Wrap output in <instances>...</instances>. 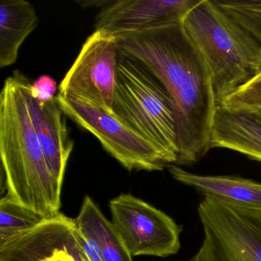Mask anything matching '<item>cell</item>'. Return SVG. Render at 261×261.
<instances>
[{
    "label": "cell",
    "instance_id": "6da1fadb",
    "mask_svg": "<svg viewBox=\"0 0 261 261\" xmlns=\"http://www.w3.org/2000/svg\"><path fill=\"white\" fill-rule=\"evenodd\" d=\"M114 36L119 53L141 62L170 97L178 149L175 165L199 161L212 149L219 105L207 62L182 22Z\"/></svg>",
    "mask_w": 261,
    "mask_h": 261
},
{
    "label": "cell",
    "instance_id": "7a4b0ae2",
    "mask_svg": "<svg viewBox=\"0 0 261 261\" xmlns=\"http://www.w3.org/2000/svg\"><path fill=\"white\" fill-rule=\"evenodd\" d=\"M19 71L4 82L0 94V159L6 197L44 219L60 211L62 188L53 178L36 137Z\"/></svg>",
    "mask_w": 261,
    "mask_h": 261
},
{
    "label": "cell",
    "instance_id": "3957f363",
    "mask_svg": "<svg viewBox=\"0 0 261 261\" xmlns=\"http://www.w3.org/2000/svg\"><path fill=\"white\" fill-rule=\"evenodd\" d=\"M207 62L218 105L261 71V43L215 0H200L182 21Z\"/></svg>",
    "mask_w": 261,
    "mask_h": 261
},
{
    "label": "cell",
    "instance_id": "277c9868",
    "mask_svg": "<svg viewBox=\"0 0 261 261\" xmlns=\"http://www.w3.org/2000/svg\"><path fill=\"white\" fill-rule=\"evenodd\" d=\"M113 112L176 163V129L170 97L141 62L120 53Z\"/></svg>",
    "mask_w": 261,
    "mask_h": 261
},
{
    "label": "cell",
    "instance_id": "5b68a950",
    "mask_svg": "<svg viewBox=\"0 0 261 261\" xmlns=\"http://www.w3.org/2000/svg\"><path fill=\"white\" fill-rule=\"evenodd\" d=\"M66 117L97 137L103 149L129 171H162L175 162L158 146L114 115L58 94Z\"/></svg>",
    "mask_w": 261,
    "mask_h": 261
},
{
    "label": "cell",
    "instance_id": "8992f818",
    "mask_svg": "<svg viewBox=\"0 0 261 261\" xmlns=\"http://www.w3.org/2000/svg\"><path fill=\"white\" fill-rule=\"evenodd\" d=\"M119 51L117 38L95 30L59 85V94L114 115Z\"/></svg>",
    "mask_w": 261,
    "mask_h": 261
},
{
    "label": "cell",
    "instance_id": "52a82bcc",
    "mask_svg": "<svg viewBox=\"0 0 261 261\" xmlns=\"http://www.w3.org/2000/svg\"><path fill=\"white\" fill-rule=\"evenodd\" d=\"M113 225L132 256L175 255L181 247L182 227L160 209L122 194L110 201Z\"/></svg>",
    "mask_w": 261,
    "mask_h": 261
},
{
    "label": "cell",
    "instance_id": "ba28073f",
    "mask_svg": "<svg viewBox=\"0 0 261 261\" xmlns=\"http://www.w3.org/2000/svg\"><path fill=\"white\" fill-rule=\"evenodd\" d=\"M0 261H89L74 219L59 212L4 245Z\"/></svg>",
    "mask_w": 261,
    "mask_h": 261
},
{
    "label": "cell",
    "instance_id": "9c48e42d",
    "mask_svg": "<svg viewBox=\"0 0 261 261\" xmlns=\"http://www.w3.org/2000/svg\"><path fill=\"white\" fill-rule=\"evenodd\" d=\"M198 216L230 261H261V215L231 208L211 200L201 201Z\"/></svg>",
    "mask_w": 261,
    "mask_h": 261
},
{
    "label": "cell",
    "instance_id": "30bf717a",
    "mask_svg": "<svg viewBox=\"0 0 261 261\" xmlns=\"http://www.w3.org/2000/svg\"><path fill=\"white\" fill-rule=\"evenodd\" d=\"M200 0L107 1L96 18L95 30L124 34L182 22Z\"/></svg>",
    "mask_w": 261,
    "mask_h": 261
},
{
    "label": "cell",
    "instance_id": "8fae6325",
    "mask_svg": "<svg viewBox=\"0 0 261 261\" xmlns=\"http://www.w3.org/2000/svg\"><path fill=\"white\" fill-rule=\"evenodd\" d=\"M30 82L25 77L24 92L36 137L48 169L57 184L62 188L65 169L74 148L62 111L56 97L46 103H39L30 94Z\"/></svg>",
    "mask_w": 261,
    "mask_h": 261
},
{
    "label": "cell",
    "instance_id": "7c38bea8",
    "mask_svg": "<svg viewBox=\"0 0 261 261\" xmlns=\"http://www.w3.org/2000/svg\"><path fill=\"white\" fill-rule=\"evenodd\" d=\"M175 181L193 188L205 199L261 215V182L234 175H200L175 164L168 167Z\"/></svg>",
    "mask_w": 261,
    "mask_h": 261
},
{
    "label": "cell",
    "instance_id": "4fadbf2b",
    "mask_svg": "<svg viewBox=\"0 0 261 261\" xmlns=\"http://www.w3.org/2000/svg\"><path fill=\"white\" fill-rule=\"evenodd\" d=\"M211 146L235 151L261 162V112L230 111L218 105Z\"/></svg>",
    "mask_w": 261,
    "mask_h": 261
},
{
    "label": "cell",
    "instance_id": "5bb4252c",
    "mask_svg": "<svg viewBox=\"0 0 261 261\" xmlns=\"http://www.w3.org/2000/svg\"><path fill=\"white\" fill-rule=\"evenodd\" d=\"M37 13L24 0H1L0 3V68L16 63L19 48L38 27Z\"/></svg>",
    "mask_w": 261,
    "mask_h": 261
},
{
    "label": "cell",
    "instance_id": "9a60e30c",
    "mask_svg": "<svg viewBox=\"0 0 261 261\" xmlns=\"http://www.w3.org/2000/svg\"><path fill=\"white\" fill-rule=\"evenodd\" d=\"M74 221L81 233L98 247L103 261H134L112 222L88 195Z\"/></svg>",
    "mask_w": 261,
    "mask_h": 261
},
{
    "label": "cell",
    "instance_id": "2e32d148",
    "mask_svg": "<svg viewBox=\"0 0 261 261\" xmlns=\"http://www.w3.org/2000/svg\"><path fill=\"white\" fill-rule=\"evenodd\" d=\"M44 218L7 197L0 200V246L39 225Z\"/></svg>",
    "mask_w": 261,
    "mask_h": 261
},
{
    "label": "cell",
    "instance_id": "e0dca14e",
    "mask_svg": "<svg viewBox=\"0 0 261 261\" xmlns=\"http://www.w3.org/2000/svg\"><path fill=\"white\" fill-rule=\"evenodd\" d=\"M215 2L261 43V0H215Z\"/></svg>",
    "mask_w": 261,
    "mask_h": 261
},
{
    "label": "cell",
    "instance_id": "ac0fdd59",
    "mask_svg": "<svg viewBox=\"0 0 261 261\" xmlns=\"http://www.w3.org/2000/svg\"><path fill=\"white\" fill-rule=\"evenodd\" d=\"M219 105L230 111L261 112V71Z\"/></svg>",
    "mask_w": 261,
    "mask_h": 261
},
{
    "label": "cell",
    "instance_id": "d6986e66",
    "mask_svg": "<svg viewBox=\"0 0 261 261\" xmlns=\"http://www.w3.org/2000/svg\"><path fill=\"white\" fill-rule=\"evenodd\" d=\"M58 85L56 80L48 75L38 77L30 85V94L39 103H46L56 97Z\"/></svg>",
    "mask_w": 261,
    "mask_h": 261
},
{
    "label": "cell",
    "instance_id": "ffe728a7",
    "mask_svg": "<svg viewBox=\"0 0 261 261\" xmlns=\"http://www.w3.org/2000/svg\"><path fill=\"white\" fill-rule=\"evenodd\" d=\"M189 261H230L218 243L204 233L201 247Z\"/></svg>",
    "mask_w": 261,
    "mask_h": 261
},
{
    "label": "cell",
    "instance_id": "44dd1931",
    "mask_svg": "<svg viewBox=\"0 0 261 261\" xmlns=\"http://www.w3.org/2000/svg\"><path fill=\"white\" fill-rule=\"evenodd\" d=\"M77 238L89 261H103L101 253L94 241L87 238L77 229Z\"/></svg>",
    "mask_w": 261,
    "mask_h": 261
}]
</instances>
